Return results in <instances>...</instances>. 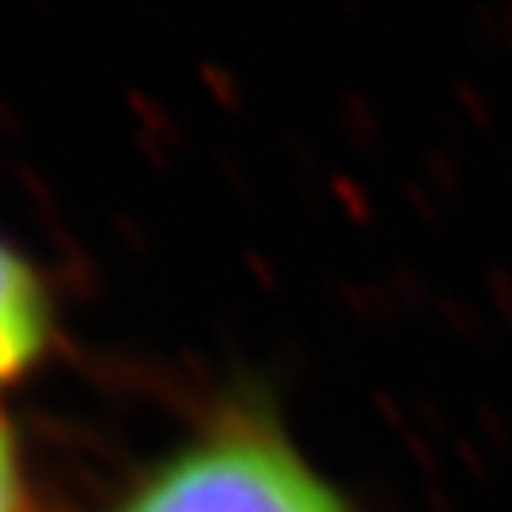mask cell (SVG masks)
<instances>
[{
    "mask_svg": "<svg viewBox=\"0 0 512 512\" xmlns=\"http://www.w3.org/2000/svg\"><path fill=\"white\" fill-rule=\"evenodd\" d=\"M54 342V304L38 270L0 239V391L27 380Z\"/></svg>",
    "mask_w": 512,
    "mask_h": 512,
    "instance_id": "2",
    "label": "cell"
},
{
    "mask_svg": "<svg viewBox=\"0 0 512 512\" xmlns=\"http://www.w3.org/2000/svg\"><path fill=\"white\" fill-rule=\"evenodd\" d=\"M114 512H349L285 437L262 425H220L190 440Z\"/></svg>",
    "mask_w": 512,
    "mask_h": 512,
    "instance_id": "1",
    "label": "cell"
},
{
    "mask_svg": "<svg viewBox=\"0 0 512 512\" xmlns=\"http://www.w3.org/2000/svg\"><path fill=\"white\" fill-rule=\"evenodd\" d=\"M0 512H31L23 456H19L16 433L4 421H0Z\"/></svg>",
    "mask_w": 512,
    "mask_h": 512,
    "instance_id": "3",
    "label": "cell"
}]
</instances>
